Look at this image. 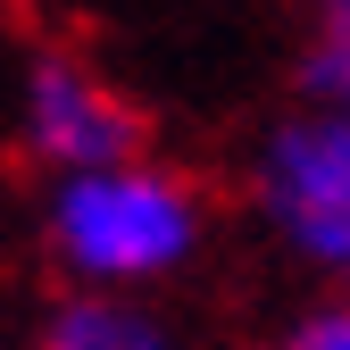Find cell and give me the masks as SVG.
<instances>
[{"mask_svg": "<svg viewBox=\"0 0 350 350\" xmlns=\"http://www.w3.org/2000/svg\"><path fill=\"white\" fill-rule=\"evenodd\" d=\"M17 142L51 175L125 167V159H142V109L100 67H83L67 51H33L17 75Z\"/></svg>", "mask_w": 350, "mask_h": 350, "instance_id": "obj_3", "label": "cell"}, {"mask_svg": "<svg viewBox=\"0 0 350 350\" xmlns=\"http://www.w3.org/2000/svg\"><path fill=\"white\" fill-rule=\"evenodd\" d=\"M258 217L317 275H350V125L325 109L284 117L250 159Z\"/></svg>", "mask_w": 350, "mask_h": 350, "instance_id": "obj_2", "label": "cell"}, {"mask_svg": "<svg viewBox=\"0 0 350 350\" xmlns=\"http://www.w3.org/2000/svg\"><path fill=\"white\" fill-rule=\"evenodd\" d=\"M42 350H184V342H175V325L159 309H142L125 292H75L51 309Z\"/></svg>", "mask_w": 350, "mask_h": 350, "instance_id": "obj_4", "label": "cell"}, {"mask_svg": "<svg viewBox=\"0 0 350 350\" xmlns=\"http://www.w3.org/2000/svg\"><path fill=\"white\" fill-rule=\"evenodd\" d=\"M51 250L83 292H125L167 284L175 267H192V250L208 242V200L192 175H175L159 159H125L92 175H59L51 184Z\"/></svg>", "mask_w": 350, "mask_h": 350, "instance_id": "obj_1", "label": "cell"}, {"mask_svg": "<svg viewBox=\"0 0 350 350\" xmlns=\"http://www.w3.org/2000/svg\"><path fill=\"white\" fill-rule=\"evenodd\" d=\"M284 350H350V300H334V309H309L292 325Z\"/></svg>", "mask_w": 350, "mask_h": 350, "instance_id": "obj_6", "label": "cell"}, {"mask_svg": "<svg viewBox=\"0 0 350 350\" xmlns=\"http://www.w3.org/2000/svg\"><path fill=\"white\" fill-rule=\"evenodd\" d=\"M300 92H309V109H325V117H342L350 125V51H300Z\"/></svg>", "mask_w": 350, "mask_h": 350, "instance_id": "obj_5", "label": "cell"}]
</instances>
